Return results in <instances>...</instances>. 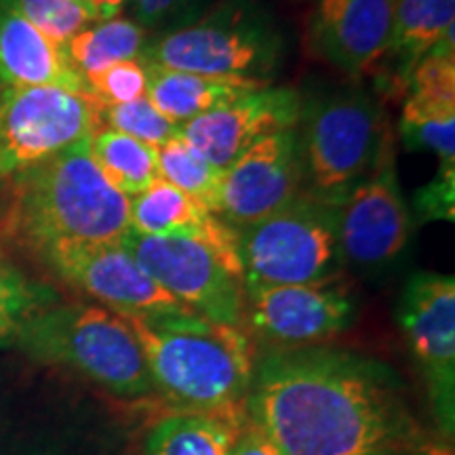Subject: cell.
Listing matches in <instances>:
<instances>
[{
    "label": "cell",
    "mask_w": 455,
    "mask_h": 455,
    "mask_svg": "<svg viewBox=\"0 0 455 455\" xmlns=\"http://www.w3.org/2000/svg\"><path fill=\"white\" fill-rule=\"evenodd\" d=\"M11 87H61L87 95L66 51L26 20L17 0H0V89Z\"/></svg>",
    "instance_id": "cell-17"
},
{
    "label": "cell",
    "mask_w": 455,
    "mask_h": 455,
    "mask_svg": "<svg viewBox=\"0 0 455 455\" xmlns=\"http://www.w3.org/2000/svg\"><path fill=\"white\" fill-rule=\"evenodd\" d=\"M95 108L61 87L0 89V181L36 167L89 138Z\"/></svg>",
    "instance_id": "cell-9"
},
{
    "label": "cell",
    "mask_w": 455,
    "mask_h": 455,
    "mask_svg": "<svg viewBox=\"0 0 455 455\" xmlns=\"http://www.w3.org/2000/svg\"><path fill=\"white\" fill-rule=\"evenodd\" d=\"M84 87H87V98L93 108L129 104V101L146 98V66L141 60L121 61V64H114L104 72L87 78Z\"/></svg>",
    "instance_id": "cell-29"
},
{
    "label": "cell",
    "mask_w": 455,
    "mask_h": 455,
    "mask_svg": "<svg viewBox=\"0 0 455 455\" xmlns=\"http://www.w3.org/2000/svg\"><path fill=\"white\" fill-rule=\"evenodd\" d=\"M17 4L26 20L61 49L95 21L83 0H17Z\"/></svg>",
    "instance_id": "cell-28"
},
{
    "label": "cell",
    "mask_w": 455,
    "mask_h": 455,
    "mask_svg": "<svg viewBox=\"0 0 455 455\" xmlns=\"http://www.w3.org/2000/svg\"><path fill=\"white\" fill-rule=\"evenodd\" d=\"M301 195L298 131L266 135L224 169L220 218L232 228L251 224Z\"/></svg>",
    "instance_id": "cell-14"
},
{
    "label": "cell",
    "mask_w": 455,
    "mask_h": 455,
    "mask_svg": "<svg viewBox=\"0 0 455 455\" xmlns=\"http://www.w3.org/2000/svg\"><path fill=\"white\" fill-rule=\"evenodd\" d=\"M7 184V232L43 259L66 249L116 243L131 230L129 198L95 167L89 138Z\"/></svg>",
    "instance_id": "cell-2"
},
{
    "label": "cell",
    "mask_w": 455,
    "mask_h": 455,
    "mask_svg": "<svg viewBox=\"0 0 455 455\" xmlns=\"http://www.w3.org/2000/svg\"><path fill=\"white\" fill-rule=\"evenodd\" d=\"M284 36L259 0H220L213 9L148 41L144 61L169 70L268 84Z\"/></svg>",
    "instance_id": "cell-5"
},
{
    "label": "cell",
    "mask_w": 455,
    "mask_h": 455,
    "mask_svg": "<svg viewBox=\"0 0 455 455\" xmlns=\"http://www.w3.org/2000/svg\"><path fill=\"white\" fill-rule=\"evenodd\" d=\"M192 0H129V7L133 17L131 20L148 30L158 28L164 21L178 17Z\"/></svg>",
    "instance_id": "cell-32"
},
{
    "label": "cell",
    "mask_w": 455,
    "mask_h": 455,
    "mask_svg": "<svg viewBox=\"0 0 455 455\" xmlns=\"http://www.w3.org/2000/svg\"><path fill=\"white\" fill-rule=\"evenodd\" d=\"M244 415L283 455H403L411 441L390 373L323 346L258 358Z\"/></svg>",
    "instance_id": "cell-1"
},
{
    "label": "cell",
    "mask_w": 455,
    "mask_h": 455,
    "mask_svg": "<svg viewBox=\"0 0 455 455\" xmlns=\"http://www.w3.org/2000/svg\"><path fill=\"white\" fill-rule=\"evenodd\" d=\"M398 135L407 150L432 152L439 156V163H455V108L405 98Z\"/></svg>",
    "instance_id": "cell-25"
},
{
    "label": "cell",
    "mask_w": 455,
    "mask_h": 455,
    "mask_svg": "<svg viewBox=\"0 0 455 455\" xmlns=\"http://www.w3.org/2000/svg\"><path fill=\"white\" fill-rule=\"evenodd\" d=\"M121 243L164 291L196 316L244 327V283L236 244L133 230Z\"/></svg>",
    "instance_id": "cell-8"
},
{
    "label": "cell",
    "mask_w": 455,
    "mask_h": 455,
    "mask_svg": "<svg viewBox=\"0 0 455 455\" xmlns=\"http://www.w3.org/2000/svg\"><path fill=\"white\" fill-rule=\"evenodd\" d=\"M148 34L131 17L93 21L70 38L64 51L83 81L121 61L144 60Z\"/></svg>",
    "instance_id": "cell-22"
},
{
    "label": "cell",
    "mask_w": 455,
    "mask_h": 455,
    "mask_svg": "<svg viewBox=\"0 0 455 455\" xmlns=\"http://www.w3.org/2000/svg\"><path fill=\"white\" fill-rule=\"evenodd\" d=\"M89 155L108 184L127 198L140 196L161 180L156 148L116 131L95 127L89 135Z\"/></svg>",
    "instance_id": "cell-23"
},
{
    "label": "cell",
    "mask_w": 455,
    "mask_h": 455,
    "mask_svg": "<svg viewBox=\"0 0 455 455\" xmlns=\"http://www.w3.org/2000/svg\"><path fill=\"white\" fill-rule=\"evenodd\" d=\"M15 344L38 361L74 369L118 396L155 392L140 341L127 321L104 306H49L26 323Z\"/></svg>",
    "instance_id": "cell-6"
},
{
    "label": "cell",
    "mask_w": 455,
    "mask_h": 455,
    "mask_svg": "<svg viewBox=\"0 0 455 455\" xmlns=\"http://www.w3.org/2000/svg\"><path fill=\"white\" fill-rule=\"evenodd\" d=\"M44 264L108 310L124 316L195 315L138 264L121 241L51 253Z\"/></svg>",
    "instance_id": "cell-13"
},
{
    "label": "cell",
    "mask_w": 455,
    "mask_h": 455,
    "mask_svg": "<svg viewBox=\"0 0 455 455\" xmlns=\"http://www.w3.org/2000/svg\"><path fill=\"white\" fill-rule=\"evenodd\" d=\"M131 230L148 236H190L218 244H236V230L167 181L158 180L129 198Z\"/></svg>",
    "instance_id": "cell-19"
},
{
    "label": "cell",
    "mask_w": 455,
    "mask_h": 455,
    "mask_svg": "<svg viewBox=\"0 0 455 455\" xmlns=\"http://www.w3.org/2000/svg\"><path fill=\"white\" fill-rule=\"evenodd\" d=\"M121 316L140 341L155 392L190 411L244 409L258 365L244 327L196 315Z\"/></svg>",
    "instance_id": "cell-3"
},
{
    "label": "cell",
    "mask_w": 455,
    "mask_h": 455,
    "mask_svg": "<svg viewBox=\"0 0 455 455\" xmlns=\"http://www.w3.org/2000/svg\"><path fill=\"white\" fill-rule=\"evenodd\" d=\"M341 264L384 270L403 258L413 236L411 209L398 186L395 140L355 190L335 204Z\"/></svg>",
    "instance_id": "cell-10"
},
{
    "label": "cell",
    "mask_w": 455,
    "mask_h": 455,
    "mask_svg": "<svg viewBox=\"0 0 455 455\" xmlns=\"http://www.w3.org/2000/svg\"><path fill=\"white\" fill-rule=\"evenodd\" d=\"M235 230L244 289L327 281L341 264L335 204L312 196Z\"/></svg>",
    "instance_id": "cell-7"
},
{
    "label": "cell",
    "mask_w": 455,
    "mask_h": 455,
    "mask_svg": "<svg viewBox=\"0 0 455 455\" xmlns=\"http://www.w3.org/2000/svg\"><path fill=\"white\" fill-rule=\"evenodd\" d=\"M413 212L422 221L455 220V163H439L435 178L415 192Z\"/></svg>",
    "instance_id": "cell-31"
},
{
    "label": "cell",
    "mask_w": 455,
    "mask_h": 455,
    "mask_svg": "<svg viewBox=\"0 0 455 455\" xmlns=\"http://www.w3.org/2000/svg\"><path fill=\"white\" fill-rule=\"evenodd\" d=\"M83 3L87 4L95 21H104L121 15L129 0H83Z\"/></svg>",
    "instance_id": "cell-34"
},
{
    "label": "cell",
    "mask_w": 455,
    "mask_h": 455,
    "mask_svg": "<svg viewBox=\"0 0 455 455\" xmlns=\"http://www.w3.org/2000/svg\"><path fill=\"white\" fill-rule=\"evenodd\" d=\"M392 30V0H312L306 20L310 55L341 74L378 72Z\"/></svg>",
    "instance_id": "cell-16"
},
{
    "label": "cell",
    "mask_w": 455,
    "mask_h": 455,
    "mask_svg": "<svg viewBox=\"0 0 455 455\" xmlns=\"http://www.w3.org/2000/svg\"><path fill=\"white\" fill-rule=\"evenodd\" d=\"M304 98L291 87H258L180 127V135L215 167L226 169L266 135L295 129Z\"/></svg>",
    "instance_id": "cell-15"
},
{
    "label": "cell",
    "mask_w": 455,
    "mask_h": 455,
    "mask_svg": "<svg viewBox=\"0 0 455 455\" xmlns=\"http://www.w3.org/2000/svg\"><path fill=\"white\" fill-rule=\"evenodd\" d=\"M230 455H283L272 443L266 439L244 415V422L236 430Z\"/></svg>",
    "instance_id": "cell-33"
},
{
    "label": "cell",
    "mask_w": 455,
    "mask_h": 455,
    "mask_svg": "<svg viewBox=\"0 0 455 455\" xmlns=\"http://www.w3.org/2000/svg\"><path fill=\"white\" fill-rule=\"evenodd\" d=\"M95 127L127 135L141 144L158 148L180 135V124L169 121L148 98L116 106L95 108Z\"/></svg>",
    "instance_id": "cell-27"
},
{
    "label": "cell",
    "mask_w": 455,
    "mask_h": 455,
    "mask_svg": "<svg viewBox=\"0 0 455 455\" xmlns=\"http://www.w3.org/2000/svg\"><path fill=\"white\" fill-rule=\"evenodd\" d=\"M144 61V60H141ZM146 98L161 110L169 121L184 124L201 114L213 110L224 101H230L247 91L266 87L249 81H228V78L201 76V74L169 70V68L148 64Z\"/></svg>",
    "instance_id": "cell-20"
},
{
    "label": "cell",
    "mask_w": 455,
    "mask_h": 455,
    "mask_svg": "<svg viewBox=\"0 0 455 455\" xmlns=\"http://www.w3.org/2000/svg\"><path fill=\"white\" fill-rule=\"evenodd\" d=\"M398 323L422 373L443 436L455 432V278L418 272L398 304Z\"/></svg>",
    "instance_id": "cell-11"
},
{
    "label": "cell",
    "mask_w": 455,
    "mask_h": 455,
    "mask_svg": "<svg viewBox=\"0 0 455 455\" xmlns=\"http://www.w3.org/2000/svg\"><path fill=\"white\" fill-rule=\"evenodd\" d=\"M451 26H455V0H392V30L378 68L379 78L392 91L405 95L415 66Z\"/></svg>",
    "instance_id": "cell-18"
},
{
    "label": "cell",
    "mask_w": 455,
    "mask_h": 455,
    "mask_svg": "<svg viewBox=\"0 0 455 455\" xmlns=\"http://www.w3.org/2000/svg\"><path fill=\"white\" fill-rule=\"evenodd\" d=\"M355 298L333 278L244 289V323L283 348L315 346L352 325Z\"/></svg>",
    "instance_id": "cell-12"
},
{
    "label": "cell",
    "mask_w": 455,
    "mask_h": 455,
    "mask_svg": "<svg viewBox=\"0 0 455 455\" xmlns=\"http://www.w3.org/2000/svg\"><path fill=\"white\" fill-rule=\"evenodd\" d=\"M244 409L228 413L175 409L152 426L144 455H230Z\"/></svg>",
    "instance_id": "cell-21"
},
{
    "label": "cell",
    "mask_w": 455,
    "mask_h": 455,
    "mask_svg": "<svg viewBox=\"0 0 455 455\" xmlns=\"http://www.w3.org/2000/svg\"><path fill=\"white\" fill-rule=\"evenodd\" d=\"M158 178L188 196L196 198L209 212L220 215L221 175L224 169L215 167L192 148L181 135L156 148Z\"/></svg>",
    "instance_id": "cell-24"
},
{
    "label": "cell",
    "mask_w": 455,
    "mask_h": 455,
    "mask_svg": "<svg viewBox=\"0 0 455 455\" xmlns=\"http://www.w3.org/2000/svg\"><path fill=\"white\" fill-rule=\"evenodd\" d=\"M0 266H4V264H3V261H0Z\"/></svg>",
    "instance_id": "cell-35"
},
{
    "label": "cell",
    "mask_w": 455,
    "mask_h": 455,
    "mask_svg": "<svg viewBox=\"0 0 455 455\" xmlns=\"http://www.w3.org/2000/svg\"><path fill=\"white\" fill-rule=\"evenodd\" d=\"M405 98L419 104L455 108V55H426L411 72Z\"/></svg>",
    "instance_id": "cell-30"
},
{
    "label": "cell",
    "mask_w": 455,
    "mask_h": 455,
    "mask_svg": "<svg viewBox=\"0 0 455 455\" xmlns=\"http://www.w3.org/2000/svg\"><path fill=\"white\" fill-rule=\"evenodd\" d=\"M301 195L338 204L367 178L395 140L384 106L363 89L301 101L298 121Z\"/></svg>",
    "instance_id": "cell-4"
},
{
    "label": "cell",
    "mask_w": 455,
    "mask_h": 455,
    "mask_svg": "<svg viewBox=\"0 0 455 455\" xmlns=\"http://www.w3.org/2000/svg\"><path fill=\"white\" fill-rule=\"evenodd\" d=\"M53 304L51 289L28 281L9 266H0V346L15 344L26 323Z\"/></svg>",
    "instance_id": "cell-26"
}]
</instances>
